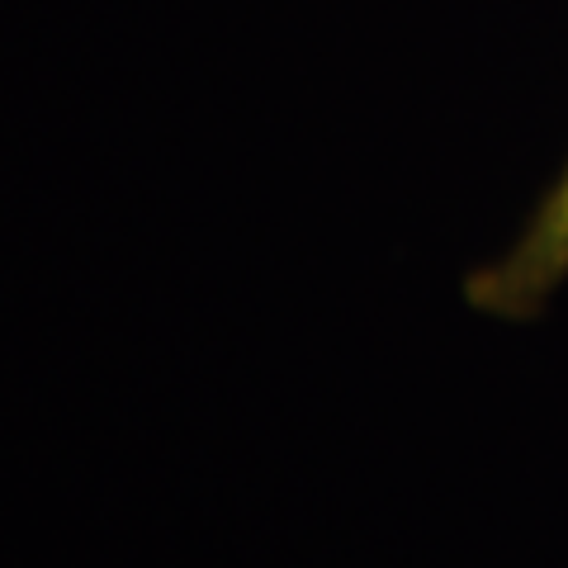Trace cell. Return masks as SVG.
<instances>
[{
  "mask_svg": "<svg viewBox=\"0 0 568 568\" xmlns=\"http://www.w3.org/2000/svg\"><path fill=\"white\" fill-rule=\"evenodd\" d=\"M568 284V162L530 209L521 233L493 261L474 265L465 280V304L497 323H530Z\"/></svg>",
  "mask_w": 568,
  "mask_h": 568,
  "instance_id": "1",
  "label": "cell"
}]
</instances>
